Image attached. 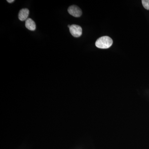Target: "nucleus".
<instances>
[{"label": "nucleus", "instance_id": "f257e3e1", "mask_svg": "<svg viewBox=\"0 0 149 149\" xmlns=\"http://www.w3.org/2000/svg\"><path fill=\"white\" fill-rule=\"evenodd\" d=\"M113 44V40L108 36H103L99 38L96 41L95 45L100 49H106L111 47Z\"/></svg>", "mask_w": 149, "mask_h": 149}, {"label": "nucleus", "instance_id": "7ed1b4c3", "mask_svg": "<svg viewBox=\"0 0 149 149\" xmlns=\"http://www.w3.org/2000/svg\"><path fill=\"white\" fill-rule=\"evenodd\" d=\"M68 11L70 14L74 17H80L82 14V10L79 7L77 6H70L68 8Z\"/></svg>", "mask_w": 149, "mask_h": 149}, {"label": "nucleus", "instance_id": "20e7f679", "mask_svg": "<svg viewBox=\"0 0 149 149\" xmlns=\"http://www.w3.org/2000/svg\"><path fill=\"white\" fill-rule=\"evenodd\" d=\"M29 15V10L27 8H22L18 13V18L20 21H26L28 19Z\"/></svg>", "mask_w": 149, "mask_h": 149}, {"label": "nucleus", "instance_id": "f03ea898", "mask_svg": "<svg viewBox=\"0 0 149 149\" xmlns=\"http://www.w3.org/2000/svg\"><path fill=\"white\" fill-rule=\"evenodd\" d=\"M70 32L72 36L79 37L82 35V28L80 26L76 24H72L69 28Z\"/></svg>", "mask_w": 149, "mask_h": 149}, {"label": "nucleus", "instance_id": "0eeeda50", "mask_svg": "<svg viewBox=\"0 0 149 149\" xmlns=\"http://www.w3.org/2000/svg\"><path fill=\"white\" fill-rule=\"evenodd\" d=\"M7 1L9 3H13V2L15 1L14 0H8V1Z\"/></svg>", "mask_w": 149, "mask_h": 149}, {"label": "nucleus", "instance_id": "39448f33", "mask_svg": "<svg viewBox=\"0 0 149 149\" xmlns=\"http://www.w3.org/2000/svg\"><path fill=\"white\" fill-rule=\"evenodd\" d=\"M25 27L29 30L35 31L36 28V24L32 19L28 18L25 21Z\"/></svg>", "mask_w": 149, "mask_h": 149}, {"label": "nucleus", "instance_id": "423d86ee", "mask_svg": "<svg viewBox=\"0 0 149 149\" xmlns=\"http://www.w3.org/2000/svg\"><path fill=\"white\" fill-rule=\"evenodd\" d=\"M142 3L144 8L149 10V0H142Z\"/></svg>", "mask_w": 149, "mask_h": 149}]
</instances>
